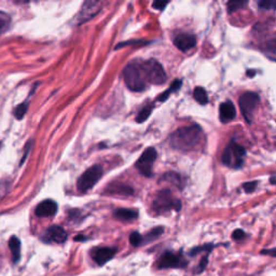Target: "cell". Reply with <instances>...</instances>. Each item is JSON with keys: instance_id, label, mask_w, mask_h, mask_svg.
Here are the masks:
<instances>
[{"instance_id": "6da1fadb", "label": "cell", "mask_w": 276, "mask_h": 276, "mask_svg": "<svg viewBox=\"0 0 276 276\" xmlns=\"http://www.w3.org/2000/svg\"><path fill=\"white\" fill-rule=\"evenodd\" d=\"M203 140V131L197 124L177 130L170 137L171 146L174 149L180 151H190L197 149Z\"/></svg>"}, {"instance_id": "7a4b0ae2", "label": "cell", "mask_w": 276, "mask_h": 276, "mask_svg": "<svg viewBox=\"0 0 276 276\" xmlns=\"http://www.w3.org/2000/svg\"><path fill=\"white\" fill-rule=\"evenodd\" d=\"M123 77L125 84L131 91L140 92L145 90L147 80L145 78L144 71H142L141 64L136 62L127 64L123 70Z\"/></svg>"}, {"instance_id": "3957f363", "label": "cell", "mask_w": 276, "mask_h": 276, "mask_svg": "<svg viewBox=\"0 0 276 276\" xmlns=\"http://www.w3.org/2000/svg\"><path fill=\"white\" fill-rule=\"evenodd\" d=\"M246 155V150L235 140L230 141L222 155V163L227 166L238 168L243 165V158Z\"/></svg>"}, {"instance_id": "277c9868", "label": "cell", "mask_w": 276, "mask_h": 276, "mask_svg": "<svg viewBox=\"0 0 276 276\" xmlns=\"http://www.w3.org/2000/svg\"><path fill=\"white\" fill-rule=\"evenodd\" d=\"M147 82L151 84H163L166 81V74L162 65L155 59H149L141 63Z\"/></svg>"}, {"instance_id": "5b68a950", "label": "cell", "mask_w": 276, "mask_h": 276, "mask_svg": "<svg viewBox=\"0 0 276 276\" xmlns=\"http://www.w3.org/2000/svg\"><path fill=\"white\" fill-rule=\"evenodd\" d=\"M260 103V97L255 92H245L244 94L239 96L238 104L239 108L242 110V114L248 123L253 120V116L256 109L258 108Z\"/></svg>"}, {"instance_id": "8992f818", "label": "cell", "mask_w": 276, "mask_h": 276, "mask_svg": "<svg viewBox=\"0 0 276 276\" xmlns=\"http://www.w3.org/2000/svg\"><path fill=\"white\" fill-rule=\"evenodd\" d=\"M101 176H103V167L100 165H93L80 176L77 182V188L80 192H86L96 185Z\"/></svg>"}, {"instance_id": "52a82bcc", "label": "cell", "mask_w": 276, "mask_h": 276, "mask_svg": "<svg viewBox=\"0 0 276 276\" xmlns=\"http://www.w3.org/2000/svg\"><path fill=\"white\" fill-rule=\"evenodd\" d=\"M153 208L159 214L170 212L172 209L180 211L181 203L173 197L171 191L163 190L158 193L156 200L153 202Z\"/></svg>"}, {"instance_id": "ba28073f", "label": "cell", "mask_w": 276, "mask_h": 276, "mask_svg": "<svg viewBox=\"0 0 276 276\" xmlns=\"http://www.w3.org/2000/svg\"><path fill=\"white\" fill-rule=\"evenodd\" d=\"M157 155L158 153L155 148H147L136 162V168L144 176L150 177L152 175V166L157 159Z\"/></svg>"}, {"instance_id": "9c48e42d", "label": "cell", "mask_w": 276, "mask_h": 276, "mask_svg": "<svg viewBox=\"0 0 276 276\" xmlns=\"http://www.w3.org/2000/svg\"><path fill=\"white\" fill-rule=\"evenodd\" d=\"M187 265V260L181 255L173 252H166L161 256L158 261L159 269H180Z\"/></svg>"}, {"instance_id": "30bf717a", "label": "cell", "mask_w": 276, "mask_h": 276, "mask_svg": "<svg viewBox=\"0 0 276 276\" xmlns=\"http://www.w3.org/2000/svg\"><path fill=\"white\" fill-rule=\"evenodd\" d=\"M100 9H101L100 1H96V0H88V1H84L78 15L79 24L90 21L91 19H93L95 15L100 11Z\"/></svg>"}, {"instance_id": "8fae6325", "label": "cell", "mask_w": 276, "mask_h": 276, "mask_svg": "<svg viewBox=\"0 0 276 276\" xmlns=\"http://www.w3.org/2000/svg\"><path fill=\"white\" fill-rule=\"evenodd\" d=\"M116 248L112 247H96L91 252V257L99 265H104L115 257Z\"/></svg>"}, {"instance_id": "7c38bea8", "label": "cell", "mask_w": 276, "mask_h": 276, "mask_svg": "<svg viewBox=\"0 0 276 276\" xmlns=\"http://www.w3.org/2000/svg\"><path fill=\"white\" fill-rule=\"evenodd\" d=\"M174 44L176 45L178 50L181 52H187V51L193 49L197 45V38L191 34H180L177 35L174 38Z\"/></svg>"}, {"instance_id": "4fadbf2b", "label": "cell", "mask_w": 276, "mask_h": 276, "mask_svg": "<svg viewBox=\"0 0 276 276\" xmlns=\"http://www.w3.org/2000/svg\"><path fill=\"white\" fill-rule=\"evenodd\" d=\"M58 212V205L56 203L52 200H45L38 204V206L36 207V216L39 218H47V217H52Z\"/></svg>"}, {"instance_id": "5bb4252c", "label": "cell", "mask_w": 276, "mask_h": 276, "mask_svg": "<svg viewBox=\"0 0 276 276\" xmlns=\"http://www.w3.org/2000/svg\"><path fill=\"white\" fill-rule=\"evenodd\" d=\"M235 117H237V110H235L234 105L230 100L224 101L219 107V118H220L223 123L232 121Z\"/></svg>"}, {"instance_id": "9a60e30c", "label": "cell", "mask_w": 276, "mask_h": 276, "mask_svg": "<svg viewBox=\"0 0 276 276\" xmlns=\"http://www.w3.org/2000/svg\"><path fill=\"white\" fill-rule=\"evenodd\" d=\"M47 237L50 241H53L55 243L63 244L67 239V232L59 226H52L48 229Z\"/></svg>"}, {"instance_id": "2e32d148", "label": "cell", "mask_w": 276, "mask_h": 276, "mask_svg": "<svg viewBox=\"0 0 276 276\" xmlns=\"http://www.w3.org/2000/svg\"><path fill=\"white\" fill-rule=\"evenodd\" d=\"M107 191L108 193L111 194H117V196H132L134 191H133V189L129 186L123 185V183H120V182H114L111 183V185L107 188Z\"/></svg>"}, {"instance_id": "e0dca14e", "label": "cell", "mask_w": 276, "mask_h": 276, "mask_svg": "<svg viewBox=\"0 0 276 276\" xmlns=\"http://www.w3.org/2000/svg\"><path fill=\"white\" fill-rule=\"evenodd\" d=\"M9 248L11 250L12 260L14 263H18L21 259V242L17 237H12L9 241Z\"/></svg>"}, {"instance_id": "ac0fdd59", "label": "cell", "mask_w": 276, "mask_h": 276, "mask_svg": "<svg viewBox=\"0 0 276 276\" xmlns=\"http://www.w3.org/2000/svg\"><path fill=\"white\" fill-rule=\"evenodd\" d=\"M115 216L122 221H131L137 218L138 213L136 211H133V209L119 208L115 212Z\"/></svg>"}, {"instance_id": "d6986e66", "label": "cell", "mask_w": 276, "mask_h": 276, "mask_svg": "<svg viewBox=\"0 0 276 276\" xmlns=\"http://www.w3.org/2000/svg\"><path fill=\"white\" fill-rule=\"evenodd\" d=\"M162 180L172 183L173 186H175L178 189H182L185 186V181H183L182 177L176 173H166L165 175H163Z\"/></svg>"}, {"instance_id": "ffe728a7", "label": "cell", "mask_w": 276, "mask_h": 276, "mask_svg": "<svg viewBox=\"0 0 276 276\" xmlns=\"http://www.w3.org/2000/svg\"><path fill=\"white\" fill-rule=\"evenodd\" d=\"M193 97L198 104L201 105H205L208 103V96L206 91L202 86H197L196 89L193 91Z\"/></svg>"}, {"instance_id": "44dd1931", "label": "cell", "mask_w": 276, "mask_h": 276, "mask_svg": "<svg viewBox=\"0 0 276 276\" xmlns=\"http://www.w3.org/2000/svg\"><path fill=\"white\" fill-rule=\"evenodd\" d=\"M180 86H181V81L180 80H175L174 82L172 83L171 85V88L168 89L166 92H164L160 97H159V100L160 101H164L167 99V97L170 96V94L172 93V92L174 91H177V90H179L180 89Z\"/></svg>"}, {"instance_id": "7402d4cb", "label": "cell", "mask_w": 276, "mask_h": 276, "mask_svg": "<svg viewBox=\"0 0 276 276\" xmlns=\"http://www.w3.org/2000/svg\"><path fill=\"white\" fill-rule=\"evenodd\" d=\"M10 23H11V19H10L9 14L0 11V34L6 32L10 26Z\"/></svg>"}, {"instance_id": "603a6c76", "label": "cell", "mask_w": 276, "mask_h": 276, "mask_svg": "<svg viewBox=\"0 0 276 276\" xmlns=\"http://www.w3.org/2000/svg\"><path fill=\"white\" fill-rule=\"evenodd\" d=\"M151 111H152V106H147L145 107L144 109H141L139 111V114L137 115L136 117V121L138 123H141V122H145L148 118L150 117L151 115Z\"/></svg>"}, {"instance_id": "cb8c5ba5", "label": "cell", "mask_w": 276, "mask_h": 276, "mask_svg": "<svg viewBox=\"0 0 276 276\" xmlns=\"http://www.w3.org/2000/svg\"><path fill=\"white\" fill-rule=\"evenodd\" d=\"M162 233H163V228H156L151 230V231L144 237V243H149L155 241V239L159 237Z\"/></svg>"}, {"instance_id": "d4e9b609", "label": "cell", "mask_w": 276, "mask_h": 276, "mask_svg": "<svg viewBox=\"0 0 276 276\" xmlns=\"http://www.w3.org/2000/svg\"><path fill=\"white\" fill-rule=\"evenodd\" d=\"M27 109H28V105L26 103H23V104H20L17 108H15L14 110V115H15V118L19 120H21L24 118L25 114L27 112Z\"/></svg>"}, {"instance_id": "484cf974", "label": "cell", "mask_w": 276, "mask_h": 276, "mask_svg": "<svg viewBox=\"0 0 276 276\" xmlns=\"http://www.w3.org/2000/svg\"><path fill=\"white\" fill-rule=\"evenodd\" d=\"M130 243L132 246L138 247V246H140L142 243H144V237H142L138 232H133L130 237Z\"/></svg>"}, {"instance_id": "4316f807", "label": "cell", "mask_w": 276, "mask_h": 276, "mask_svg": "<svg viewBox=\"0 0 276 276\" xmlns=\"http://www.w3.org/2000/svg\"><path fill=\"white\" fill-rule=\"evenodd\" d=\"M265 52H267V55L271 59L276 60V40H273V41H270L267 44V49H265Z\"/></svg>"}, {"instance_id": "83f0119b", "label": "cell", "mask_w": 276, "mask_h": 276, "mask_svg": "<svg viewBox=\"0 0 276 276\" xmlns=\"http://www.w3.org/2000/svg\"><path fill=\"white\" fill-rule=\"evenodd\" d=\"M246 4L247 1H230L228 2V10L229 12H235L242 9L244 6H246Z\"/></svg>"}, {"instance_id": "f1b7e54d", "label": "cell", "mask_w": 276, "mask_h": 276, "mask_svg": "<svg viewBox=\"0 0 276 276\" xmlns=\"http://www.w3.org/2000/svg\"><path fill=\"white\" fill-rule=\"evenodd\" d=\"M258 6L263 10H274L276 9V1H273V0H263V1H260L258 3Z\"/></svg>"}, {"instance_id": "f546056e", "label": "cell", "mask_w": 276, "mask_h": 276, "mask_svg": "<svg viewBox=\"0 0 276 276\" xmlns=\"http://www.w3.org/2000/svg\"><path fill=\"white\" fill-rule=\"evenodd\" d=\"M258 186V182L254 180V181H248V182H245L244 185H243V188H244V190L246 193H252L256 190V188H257Z\"/></svg>"}, {"instance_id": "4dcf8cb0", "label": "cell", "mask_w": 276, "mask_h": 276, "mask_svg": "<svg viewBox=\"0 0 276 276\" xmlns=\"http://www.w3.org/2000/svg\"><path fill=\"white\" fill-rule=\"evenodd\" d=\"M245 237H246V234H245V232L241 229L235 230V231L232 234V237H233V239H235V241H242V239Z\"/></svg>"}, {"instance_id": "1f68e13d", "label": "cell", "mask_w": 276, "mask_h": 276, "mask_svg": "<svg viewBox=\"0 0 276 276\" xmlns=\"http://www.w3.org/2000/svg\"><path fill=\"white\" fill-rule=\"evenodd\" d=\"M168 4L167 1H156V2H153V8H156L158 10H163L164 9L166 6Z\"/></svg>"}, {"instance_id": "d6a6232c", "label": "cell", "mask_w": 276, "mask_h": 276, "mask_svg": "<svg viewBox=\"0 0 276 276\" xmlns=\"http://www.w3.org/2000/svg\"><path fill=\"white\" fill-rule=\"evenodd\" d=\"M262 255H269V256H272V257H276V248L273 249H264L261 252Z\"/></svg>"}, {"instance_id": "836d02e7", "label": "cell", "mask_w": 276, "mask_h": 276, "mask_svg": "<svg viewBox=\"0 0 276 276\" xmlns=\"http://www.w3.org/2000/svg\"><path fill=\"white\" fill-rule=\"evenodd\" d=\"M271 181H272L273 185H274V183H276V179H274V178H272V179H271Z\"/></svg>"}]
</instances>
